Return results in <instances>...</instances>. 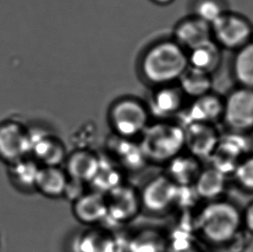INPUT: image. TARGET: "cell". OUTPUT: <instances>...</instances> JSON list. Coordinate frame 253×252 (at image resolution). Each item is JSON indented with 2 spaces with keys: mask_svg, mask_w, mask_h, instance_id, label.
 I'll return each instance as SVG.
<instances>
[{
  "mask_svg": "<svg viewBox=\"0 0 253 252\" xmlns=\"http://www.w3.org/2000/svg\"><path fill=\"white\" fill-rule=\"evenodd\" d=\"M189 67L188 51L174 39H165L151 45L140 59L143 78L154 86L177 83Z\"/></svg>",
  "mask_w": 253,
  "mask_h": 252,
  "instance_id": "1",
  "label": "cell"
},
{
  "mask_svg": "<svg viewBox=\"0 0 253 252\" xmlns=\"http://www.w3.org/2000/svg\"><path fill=\"white\" fill-rule=\"evenodd\" d=\"M242 213L229 201L215 200L205 206L197 218V229L206 241L223 246L240 235Z\"/></svg>",
  "mask_w": 253,
  "mask_h": 252,
  "instance_id": "2",
  "label": "cell"
},
{
  "mask_svg": "<svg viewBox=\"0 0 253 252\" xmlns=\"http://www.w3.org/2000/svg\"><path fill=\"white\" fill-rule=\"evenodd\" d=\"M139 146L145 160L168 164L185 148L184 127L165 121L148 126Z\"/></svg>",
  "mask_w": 253,
  "mask_h": 252,
  "instance_id": "3",
  "label": "cell"
},
{
  "mask_svg": "<svg viewBox=\"0 0 253 252\" xmlns=\"http://www.w3.org/2000/svg\"><path fill=\"white\" fill-rule=\"evenodd\" d=\"M150 117L145 103L136 98L126 97L113 103L108 120L116 136L131 139L143 134L149 126Z\"/></svg>",
  "mask_w": 253,
  "mask_h": 252,
  "instance_id": "4",
  "label": "cell"
},
{
  "mask_svg": "<svg viewBox=\"0 0 253 252\" xmlns=\"http://www.w3.org/2000/svg\"><path fill=\"white\" fill-rule=\"evenodd\" d=\"M212 38L222 49L237 51L253 40V24L242 14L226 10L211 24Z\"/></svg>",
  "mask_w": 253,
  "mask_h": 252,
  "instance_id": "5",
  "label": "cell"
},
{
  "mask_svg": "<svg viewBox=\"0 0 253 252\" xmlns=\"http://www.w3.org/2000/svg\"><path fill=\"white\" fill-rule=\"evenodd\" d=\"M222 120L231 131H253V89L237 85L224 97Z\"/></svg>",
  "mask_w": 253,
  "mask_h": 252,
  "instance_id": "6",
  "label": "cell"
},
{
  "mask_svg": "<svg viewBox=\"0 0 253 252\" xmlns=\"http://www.w3.org/2000/svg\"><path fill=\"white\" fill-rule=\"evenodd\" d=\"M31 128L16 119L0 121V161L6 165L31 157Z\"/></svg>",
  "mask_w": 253,
  "mask_h": 252,
  "instance_id": "7",
  "label": "cell"
},
{
  "mask_svg": "<svg viewBox=\"0 0 253 252\" xmlns=\"http://www.w3.org/2000/svg\"><path fill=\"white\" fill-rule=\"evenodd\" d=\"M177 193V185L167 175L155 177L139 193L142 208L153 213L165 212L175 205Z\"/></svg>",
  "mask_w": 253,
  "mask_h": 252,
  "instance_id": "8",
  "label": "cell"
},
{
  "mask_svg": "<svg viewBox=\"0 0 253 252\" xmlns=\"http://www.w3.org/2000/svg\"><path fill=\"white\" fill-rule=\"evenodd\" d=\"M107 217L117 222H127L140 211V194L132 187L121 184L105 195Z\"/></svg>",
  "mask_w": 253,
  "mask_h": 252,
  "instance_id": "9",
  "label": "cell"
},
{
  "mask_svg": "<svg viewBox=\"0 0 253 252\" xmlns=\"http://www.w3.org/2000/svg\"><path fill=\"white\" fill-rule=\"evenodd\" d=\"M186 96L177 83L155 86L147 105L151 116L166 120L184 109Z\"/></svg>",
  "mask_w": 253,
  "mask_h": 252,
  "instance_id": "10",
  "label": "cell"
},
{
  "mask_svg": "<svg viewBox=\"0 0 253 252\" xmlns=\"http://www.w3.org/2000/svg\"><path fill=\"white\" fill-rule=\"evenodd\" d=\"M184 134L185 148L198 159L211 157L220 137L213 125L209 124H187Z\"/></svg>",
  "mask_w": 253,
  "mask_h": 252,
  "instance_id": "11",
  "label": "cell"
},
{
  "mask_svg": "<svg viewBox=\"0 0 253 252\" xmlns=\"http://www.w3.org/2000/svg\"><path fill=\"white\" fill-rule=\"evenodd\" d=\"M31 157L41 166H59L67 155L64 144L55 136L31 128Z\"/></svg>",
  "mask_w": 253,
  "mask_h": 252,
  "instance_id": "12",
  "label": "cell"
},
{
  "mask_svg": "<svg viewBox=\"0 0 253 252\" xmlns=\"http://www.w3.org/2000/svg\"><path fill=\"white\" fill-rule=\"evenodd\" d=\"M173 39L188 52L212 39L211 24L192 15L181 19L175 25Z\"/></svg>",
  "mask_w": 253,
  "mask_h": 252,
  "instance_id": "13",
  "label": "cell"
},
{
  "mask_svg": "<svg viewBox=\"0 0 253 252\" xmlns=\"http://www.w3.org/2000/svg\"><path fill=\"white\" fill-rule=\"evenodd\" d=\"M224 97L210 92L197 99H193L186 115L188 123H203L214 125L222 120Z\"/></svg>",
  "mask_w": 253,
  "mask_h": 252,
  "instance_id": "14",
  "label": "cell"
},
{
  "mask_svg": "<svg viewBox=\"0 0 253 252\" xmlns=\"http://www.w3.org/2000/svg\"><path fill=\"white\" fill-rule=\"evenodd\" d=\"M100 162V158L91 150H76L64 161L66 174L69 178L89 184L98 173Z\"/></svg>",
  "mask_w": 253,
  "mask_h": 252,
  "instance_id": "15",
  "label": "cell"
},
{
  "mask_svg": "<svg viewBox=\"0 0 253 252\" xmlns=\"http://www.w3.org/2000/svg\"><path fill=\"white\" fill-rule=\"evenodd\" d=\"M73 213L85 225H95L107 218V207L104 194L91 191L73 202Z\"/></svg>",
  "mask_w": 253,
  "mask_h": 252,
  "instance_id": "16",
  "label": "cell"
},
{
  "mask_svg": "<svg viewBox=\"0 0 253 252\" xmlns=\"http://www.w3.org/2000/svg\"><path fill=\"white\" fill-rule=\"evenodd\" d=\"M7 166L8 179L16 190L22 194L37 192L36 185L41 165L33 157H24Z\"/></svg>",
  "mask_w": 253,
  "mask_h": 252,
  "instance_id": "17",
  "label": "cell"
},
{
  "mask_svg": "<svg viewBox=\"0 0 253 252\" xmlns=\"http://www.w3.org/2000/svg\"><path fill=\"white\" fill-rule=\"evenodd\" d=\"M222 48L212 39L188 52L189 67L212 75L222 63Z\"/></svg>",
  "mask_w": 253,
  "mask_h": 252,
  "instance_id": "18",
  "label": "cell"
},
{
  "mask_svg": "<svg viewBox=\"0 0 253 252\" xmlns=\"http://www.w3.org/2000/svg\"><path fill=\"white\" fill-rule=\"evenodd\" d=\"M69 177L59 166H41L38 173L36 191L45 197H62Z\"/></svg>",
  "mask_w": 253,
  "mask_h": 252,
  "instance_id": "19",
  "label": "cell"
},
{
  "mask_svg": "<svg viewBox=\"0 0 253 252\" xmlns=\"http://www.w3.org/2000/svg\"><path fill=\"white\" fill-rule=\"evenodd\" d=\"M226 187V174L212 166L201 171L194 183L197 196L210 201L218 200L225 192Z\"/></svg>",
  "mask_w": 253,
  "mask_h": 252,
  "instance_id": "20",
  "label": "cell"
},
{
  "mask_svg": "<svg viewBox=\"0 0 253 252\" xmlns=\"http://www.w3.org/2000/svg\"><path fill=\"white\" fill-rule=\"evenodd\" d=\"M167 176L180 187L193 186L202 171L199 165L198 158L190 154L188 156H181V154L178 155L177 157L169 162Z\"/></svg>",
  "mask_w": 253,
  "mask_h": 252,
  "instance_id": "21",
  "label": "cell"
},
{
  "mask_svg": "<svg viewBox=\"0 0 253 252\" xmlns=\"http://www.w3.org/2000/svg\"><path fill=\"white\" fill-rule=\"evenodd\" d=\"M177 84L186 98L197 99L212 92V75L188 67Z\"/></svg>",
  "mask_w": 253,
  "mask_h": 252,
  "instance_id": "22",
  "label": "cell"
},
{
  "mask_svg": "<svg viewBox=\"0 0 253 252\" xmlns=\"http://www.w3.org/2000/svg\"><path fill=\"white\" fill-rule=\"evenodd\" d=\"M232 74L237 85L253 89V40L235 51Z\"/></svg>",
  "mask_w": 253,
  "mask_h": 252,
  "instance_id": "23",
  "label": "cell"
},
{
  "mask_svg": "<svg viewBox=\"0 0 253 252\" xmlns=\"http://www.w3.org/2000/svg\"><path fill=\"white\" fill-rule=\"evenodd\" d=\"M79 252H116V243L107 232L93 229L84 232L78 240Z\"/></svg>",
  "mask_w": 253,
  "mask_h": 252,
  "instance_id": "24",
  "label": "cell"
},
{
  "mask_svg": "<svg viewBox=\"0 0 253 252\" xmlns=\"http://www.w3.org/2000/svg\"><path fill=\"white\" fill-rule=\"evenodd\" d=\"M89 184L92 185V191L106 195L123 183L121 173L116 167L111 164H103L100 162L99 171Z\"/></svg>",
  "mask_w": 253,
  "mask_h": 252,
  "instance_id": "25",
  "label": "cell"
},
{
  "mask_svg": "<svg viewBox=\"0 0 253 252\" xmlns=\"http://www.w3.org/2000/svg\"><path fill=\"white\" fill-rule=\"evenodd\" d=\"M130 140L116 136V141L113 144V150L124 166L127 168L139 167L142 161L145 160V158L141 151L139 144L134 146V144L130 143Z\"/></svg>",
  "mask_w": 253,
  "mask_h": 252,
  "instance_id": "26",
  "label": "cell"
},
{
  "mask_svg": "<svg viewBox=\"0 0 253 252\" xmlns=\"http://www.w3.org/2000/svg\"><path fill=\"white\" fill-rule=\"evenodd\" d=\"M227 8L224 0H195L193 3V15L212 24Z\"/></svg>",
  "mask_w": 253,
  "mask_h": 252,
  "instance_id": "27",
  "label": "cell"
},
{
  "mask_svg": "<svg viewBox=\"0 0 253 252\" xmlns=\"http://www.w3.org/2000/svg\"><path fill=\"white\" fill-rule=\"evenodd\" d=\"M165 242L160 234L155 232H142L130 242V252H165Z\"/></svg>",
  "mask_w": 253,
  "mask_h": 252,
  "instance_id": "28",
  "label": "cell"
},
{
  "mask_svg": "<svg viewBox=\"0 0 253 252\" xmlns=\"http://www.w3.org/2000/svg\"><path fill=\"white\" fill-rule=\"evenodd\" d=\"M233 174L240 187L247 192H253V156L244 157Z\"/></svg>",
  "mask_w": 253,
  "mask_h": 252,
  "instance_id": "29",
  "label": "cell"
},
{
  "mask_svg": "<svg viewBox=\"0 0 253 252\" xmlns=\"http://www.w3.org/2000/svg\"><path fill=\"white\" fill-rule=\"evenodd\" d=\"M85 183L82 181L69 178L62 197H65L66 200L72 202L76 201L77 199H79L85 194Z\"/></svg>",
  "mask_w": 253,
  "mask_h": 252,
  "instance_id": "30",
  "label": "cell"
},
{
  "mask_svg": "<svg viewBox=\"0 0 253 252\" xmlns=\"http://www.w3.org/2000/svg\"><path fill=\"white\" fill-rule=\"evenodd\" d=\"M243 225L248 232L253 234V201L247 206L242 213Z\"/></svg>",
  "mask_w": 253,
  "mask_h": 252,
  "instance_id": "31",
  "label": "cell"
},
{
  "mask_svg": "<svg viewBox=\"0 0 253 252\" xmlns=\"http://www.w3.org/2000/svg\"><path fill=\"white\" fill-rule=\"evenodd\" d=\"M151 1L158 5H169L171 3H173L174 0H151Z\"/></svg>",
  "mask_w": 253,
  "mask_h": 252,
  "instance_id": "32",
  "label": "cell"
}]
</instances>
